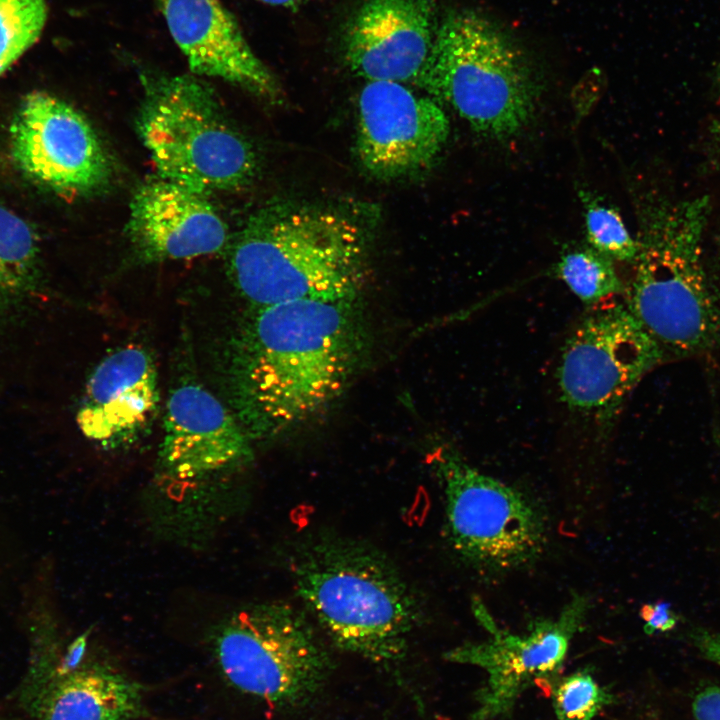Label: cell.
Wrapping results in <instances>:
<instances>
[{
    "mask_svg": "<svg viewBox=\"0 0 720 720\" xmlns=\"http://www.w3.org/2000/svg\"><path fill=\"white\" fill-rule=\"evenodd\" d=\"M239 336L235 394L250 438L290 432L327 411L360 372L369 347L360 297L258 307Z\"/></svg>",
    "mask_w": 720,
    "mask_h": 720,
    "instance_id": "obj_1",
    "label": "cell"
},
{
    "mask_svg": "<svg viewBox=\"0 0 720 720\" xmlns=\"http://www.w3.org/2000/svg\"><path fill=\"white\" fill-rule=\"evenodd\" d=\"M368 228L334 205L280 200L253 212L234 236L228 273L255 308L291 300L360 297Z\"/></svg>",
    "mask_w": 720,
    "mask_h": 720,
    "instance_id": "obj_2",
    "label": "cell"
},
{
    "mask_svg": "<svg viewBox=\"0 0 720 720\" xmlns=\"http://www.w3.org/2000/svg\"><path fill=\"white\" fill-rule=\"evenodd\" d=\"M290 568L297 596L338 647L376 662L404 655L420 608L382 552L317 536L296 545Z\"/></svg>",
    "mask_w": 720,
    "mask_h": 720,
    "instance_id": "obj_3",
    "label": "cell"
},
{
    "mask_svg": "<svg viewBox=\"0 0 720 720\" xmlns=\"http://www.w3.org/2000/svg\"><path fill=\"white\" fill-rule=\"evenodd\" d=\"M644 208L625 305L666 357L720 347V306L703 257L708 197L657 199Z\"/></svg>",
    "mask_w": 720,
    "mask_h": 720,
    "instance_id": "obj_4",
    "label": "cell"
},
{
    "mask_svg": "<svg viewBox=\"0 0 720 720\" xmlns=\"http://www.w3.org/2000/svg\"><path fill=\"white\" fill-rule=\"evenodd\" d=\"M415 81L474 132L493 140L519 135L539 98L538 80L520 46L493 20L471 10L453 12L439 23Z\"/></svg>",
    "mask_w": 720,
    "mask_h": 720,
    "instance_id": "obj_5",
    "label": "cell"
},
{
    "mask_svg": "<svg viewBox=\"0 0 720 720\" xmlns=\"http://www.w3.org/2000/svg\"><path fill=\"white\" fill-rule=\"evenodd\" d=\"M138 135L161 178L206 194L248 185L253 146L232 124L213 89L194 74L140 71Z\"/></svg>",
    "mask_w": 720,
    "mask_h": 720,
    "instance_id": "obj_6",
    "label": "cell"
},
{
    "mask_svg": "<svg viewBox=\"0 0 720 720\" xmlns=\"http://www.w3.org/2000/svg\"><path fill=\"white\" fill-rule=\"evenodd\" d=\"M430 463L443 489L448 540L462 560L483 571L507 572L540 557L547 525L530 497L447 445L431 453Z\"/></svg>",
    "mask_w": 720,
    "mask_h": 720,
    "instance_id": "obj_7",
    "label": "cell"
},
{
    "mask_svg": "<svg viewBox=\"0 0 720 720\" xmlns=\"http://www.w3.org/2000/svg\"><path fill=\"white\" fill-rule=\"evenodd\" d=\"M666 359L625 303L611 300L588 308L561 351L560 400L572 413L608 429L640 381Z\"/></svg>",
    "mask_w": 720,
    "mask_h": 720,
    "instance_id": "obj_8",
    "label": "cell"
},
{
    "mask_svg": "<svg viewBox=\"0 0 720 720\" xmlns=\"http://www.w3.org/2000/svg\"><path fill=\"white\" fill-rule=\"evenodd\" d=\"M215 650L234 687L279 705L312 696L329 664L308 619L284 603L256 604L233 613L216 632Z\"/></svg>",
    "mask_w": 720,
    "mask_h": 720,
    "instance_id": "obj_9",
    "label": "cell"
},
{
    "mask_svg": "<svg viewBox=\"0 0 720 720\" xmlns=\"http://www.w3.org/2000/svg\"><path fill=\"white\" fill-rule=\"evenodd\" d=\"M589 609L588 597L574 593L556 618L537 619L526 633L517 635L501 629L483 602L473 599L474 616L489 638L464 643L444 655L450 662L478 666L487 674L468 720L504 717L529 687L554 679Z\"/></svg>",
    "mask_w": 720,
    "mask_h": 720,
    "instance_id": "obj_10",
    "label": "cell"
},
{
    "mask_svg": "<svg viewBox=\"0 0 720 720\" xmlns=\"http://www.w3.org/2000/svg\"><path fill=\"white\" fill-rule=\"evenodd\" d=\"M18 168L40 186L65 196H83L106 186L110 157L87 119L65 101L42 91L27 94L10 126Z\"/></svg>",
    "mask_w": 720,
    "mask_h": 720,
    "instance_id": "obj_11",
    "label": "cell"
},
{
    "mask_svg": "<svg viewBox=\"0 0 720 720\" xmlns=\"http://www.w3.org/2000/svg\"><path fill=\"white\" fill-rule=\"evenodd\" d=\"M449 132V119L439 103L401 82L368 81L359 95L356 155L378 180L404 179L427 170Z\"/></svg>",
    "mask_w": 720,
    "mask_h": 720,
    "instance_id": "obj_12",
    "label": "cell"
},
{
    "mask_svg": "<svg viewBox=\"0 0 720 720\" xmlns=\"http://www.w3.org/2000/svg\"><path fill=\"white\" fill-rule=\"evenodd\" d=\"M438 26L435 0H367L344 27L345 61L368 81L416 80Z\"/></svg>",
    "mask_w": 720,
    "mask_h": 720,
    "instance_id": "obj_13",
    "label": "cell"
},
{
    "mask_svg": "<svg viewBox=\"0 0 720 720\" xmlns=\"http://www.w3.org/2000/svg\"><path fill=\"white\" fill-rule=\"evenodd\" d=\"M171 37L196 76L218 78L270 102L281 87L220 0H155Z\"/></svg>",
    "mask_w": 720,
    "mask_h": 720,
    "instance_id": "obj_14",
    "label": "cell"
},
{
    "mask_svg": "<svg viewBox=\"0 0 720 720\" xmlns=\"http://www.w3.org/2000/svg\"><path fill=\"white\" fill-rule=\"evenodd\" d=\"M126 233L148 262L214 254L229 241L226 223L204 194L161 177L134 193Z\"/></svg>",
    "mask_w": 720,
    "mask_h": 720,
    "instance_id": "obj_15",
    "label": "cell"
},
{
    "mask_svg": "<svg viewBox=\"0 0 720 720\" xmlns=\"http://www.w3.org/2000/svg\"><path fill=\"white\" fill-rule=\"evenodd\" d=\"M249 439L216 397L200 385L184 384L166 405L160 463L177 479L196 480L249 461Z\"/></svg>",
    "mask_w": 720,
    "mask_h": 720,
    "instance_id": "obj_16",
    "label": "cell"
},
{
    "mask_svg": "<svg viewBox=\"0 0 720 720\" xmlns=\"http://www.w3.org/2000/svg\"><path fill=\"white\" fill-rule=\"evenodd\" d=\"M157 371L143 348L128 346L105 357L93 370L76 421L81 432L105 447L135 439L155 415Z\"/></svg>",
    "mask_w": 720,
    "mask_h": 720,
    "instance_id": "obj_17",
    "label": "cell"
},
{
    "mask_svg": "<svg viewBox=\"0 0 720 720\" xmlns=\"http://www.w3.org/2000/svg\"><path fill=\"white\" fill-rule=\"evenodd\" d=\"M142 712L137 683L110 669H75L42 699L37 720H133Z\"/></svg>",
    "mask_w": 720,
    "mask_h": 720,
    "instance_id": "obj_18",
    "label": "cell"
},
{
    "mask_svg": "<svg viewBox=\"0 0 720 720\" xmlns=\"http://www.w3.org/2000/svg\"><path fill=\"white\" fill-rule=\"evenodd\" d=\"M40 280V248L34 229L0 204V318L32 296Z\"/></svg>",
    "mask_w": 720,
    "mask_h": 720,
    "instance_id": "obj_19",
    "label": "cell"
},
{
    "mask_svg": "<svg viewBox=\"0 0 720 720\" xmlns=\"http://www.w3.org/2000/svg\"><path fill=\"white\" fill-rule=\"evenodd\" d=\"M552 272L588 308L625 292L614 261L589 245L565 250Z\"/></svg>",
    "mask_w": 720,
    "mask_h": 720,
    "instance_id": "obj_20",
    "label": "cell"
},
{
    "mask_svg": "<svg viewBox=\"0 0 720 720\" xmlns=\"http://www.w3.org/2000/svg\"><path fill=\"white\" fill-rule=\"evenodd\" d=\"M588 245L613 261L634 263L639 245L618 210L588 190L580 189Z\"/></svg>",
    "mask_w": 720,
    "mask_h": 720,
    "instance_id": "obj_21",
    "label": "cell"
},
{
    "mask_svg": "<svg viewBox=\"0 0 720 720\" xmlns=\"http://www.w3.org/2000/svg\"><path fill=\"white\" fill-rule=\"evenodd\" d=\"M46 0H0V76L40 37Z\"/></svg>",
    "mask_w": 720,
    "mask_h": 720,
    "instance_id": "obj_22",
    "label": "cell"
},
{
    "mask_svg": "<svg viewBox=\"0 0 720 720\" xmlns=\"http://www.w3.org/2000/svg\"><path fill=\"white\" fill-rule=\"evenodd\" d=\"M611 702V693L586 670L560 678L552 690L558 720H595Z\"/></svg>",
    "mask_w": 720,
    "mask_h": 720,
    "instance_id": "obj_23",
    "label": "cell"
},
{
    "mask_svg": "<svg viewBox=\"0 0 720 720\" xmlns=\"http://www.w3.org/2000/svg\"><path fill=\"white\" fill-rule=\"evenodd\" d=\"M640 617L648 635L669 632L678 623V616L672 610L671 604L664 601L644 604L640 608Z\"/></svg>",
    "mask_w": 720,
    "mask_h": 720,
    "instance_id": "obj_24",
    "label": "cell"
},
{
    "mask_svg": "<svg viewBox=\"0 0 720 720\" xmlns=\"http://www.w3.org/2000/svg\"><path fill=\"white\" fill-rule=\"evenodd\" d=\"M691 708L696 720H720V684L698 690Z\"/></svg>",
    "mask_w": 720,
    "mask_h": 720,
    "instance_id": "obj_25",
    "label": "cell"
},
{
    "mask_svg": "<svg viewBox=\"0 0 720 720\" xmlns=\"http://www.w3.org/2000/svg\"><path fill=\"white\" fill-rule=\"evenodd\" d=\"M693 641L707 660L720 667V631L696 632Z\"/></svg>",
    "mask_w": 720,
    "mask_h": 720,
    "instance_id": "obj_26",
    "label": "cell"
},
{
    "mask_svg": "<svg viewBox=\"0 0 720 720\" xmlns=\"http://www.w3.org/2000/svg\"><path fill=\"white\" fill-rule=\"evenodd\" d=\"M86 645L85 635L79 637L69 648L68 653L62 663L61 672L66 674L75 670L79 663Z\"/></svg>",
    "mask_w": 720,
    "mask_h": 720,
    "instance_id": "obj_27",
    "label": "cell"
},
{
    "mask_svg": "<svg viewBox=\"0 0 720 720\" xmlns=\"http://www.w3.org/2000/svg\"><path fill=\"white\" fill-rule=\"evenodd\" d=\"M711 272L712 273L709 275V278L712 290L720 306V247L716 253L714 266Z\"/></svg>",
    "mask_w": 720,
    "mask_h": 720,
    "instance_id": "obj_28",
    "label": "cell"
},
{
    "mask_svg": "<svg viewBox=\"0 0 720 720\" xmlns=\"http://www.w3.org/2000/svg\"><path fill=\"white\" fill-rule=\"evenodd\" d=\"M265 4L273 6H283L287 8H294L299 0H259Z\"/></svg>",
    "mask_w": 720,
    "mask_h": 720,
    "instance_id": "obj_29",
    "label": "cell"
}]
</instances>
